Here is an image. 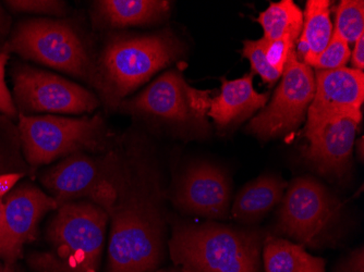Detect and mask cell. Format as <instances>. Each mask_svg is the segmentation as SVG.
I'll list each match as a JSON object with an SVG mask.
<instances>
[{
	"instance_id": "cell-8",
	"label": "cell",
	"mask_w": 364,
	"mask_h": 272,
	"mask_svg": "<svg viewBox=\"0 0 364 272\" xmlns=\"http://www.w3.org/2000/svg\"><path fill=\"white\" fill-rule=\"evenodd\" d=\"M122 177L116 157L96 159L77 153L48 170L42 182L54 194L59 207L77 198H89L109 216L118 200Z\"/></svg>"
},
{
	"instance_id": "cell-1",
	"label": "cell",
	"mask_w": 364,
	"mask_h": 272,
	"mask_svg": "<svg viewBox=\"0 0 364 272\" xmlns=\"http://www.w3.org/2000/svg\"><path fill=\"white\" fill-rule=\"evenodd\" d=\"M112 218L108 272H150L163 251V220L156 202L122 173Z\"/></svg>"
},
{
	"instance_id": "cell-20",
	"label": "cell",
	"mask_w": 364,
	"mask_h": 272,
	"mask_svg": "<svg viewBox=\"0 0 364 272\" xmlns=\"http://www.w3.org/2000/svg\"><path fill=\"white\" fill-rule=\"evenodd\" d=\"M267 272H325V261L312 256L304 246L269 235L263 242Z\"/></svg>"
},
{
	"instance_id": "cell-5",
	"label": "cell",
	"mask_w": 364,
	"mask_h": 272,
	"mask_svg": "<svg viewBox=\"0 0 364 272\" xmlns=\"http://www.w3.org/2000/svg\"><path fill=\"white\" fill-rule=\"evenodd\" d=\"M1 50L70 73L95 87L96 65L77 31L67 22L50 19L21 22Z\"/></svg>"
},
{
	"instance_id": "cell-7",
	"label": "cell",
	"mask_w": 364,
	"mask_h": 272,
	"mask_svg": "<svg viewBox=\"0 0 364 272\" xmlns=\"http://www.w3.org/2000/svg\"><path fill=\"white\" fill-rule=\"evenodd\" d=\"M210 102V91L190 87L181 72L171 70L134 99L122 102L119 107L129 114L157 119L180 130L204 134L208 132L206 116Z\"/></svg>"
},
{
	"instance_id": "cell-10",
	"label": "cell",
	"mask_w": 364,
	"mask_h": 272,
	"mask_svg": "<svg viewBox=\"0 0 364 272\" xmlns=\"http://www.w3.org/2000/svg\"><path fill=\"white\" fill-rule=\"evenodd\" d=\"M282 77L271 103L247 128V132L263 140L289 134L299 128L314 96L316 79L312 69L299 60L296 50L290 55Z\"/></svg>"
},
{
	"instance_id": "cell-4",
	"label": "cell",
	"mask_w": 364,
	"mask_h": 272,
	"mask_svg": "<svg viewBox=\"0 0 364 272\" xmlns=\"http://www.w3.org/2000/svg\"><path fill=\"white\" fill-rule=\"evenodd\" d=\"M108 218L93 202L60 206L47 232L52 249L31 255V267L38 272H98Z\"/></svg>"
},
{
	"instance_id": "cell-32",
	"label": "cell",
	"mask_w": 364,
	"mask_h": 272,
	"mask_svg": "<svg viewBox=\"0 0 364 272\" xmlns=\"http://www.w3.org/2000/svg\"><path fill=\"white\" fill-rule=\"evenodd\" d=\"M10 28V16L6 13L5 10L3 9L0 5V40L6 38Z\"/></svg>"
},
{
	"instance_id": "cell-13",
	"label": "cell",
	"mask_w": 364,
	"mask_h": 272,
	"mask_svg": "<svg viewBox=\"0 0 364 272\" xmlns=\"http://www.w3.org/2000/svg\"><path fill=\"white\" fill-rule=\"evenodd\" d=\"M0 220V259L14 266L23 245L36 239L41 219L59 207L54 197L38 187L22 185L9 194Z\"/></svg>"
},
{
	"instance_id": "cell-14",
	"label": "cell",
	"mask_w": 364,
	"mask_h": 272,
	"mask_svg": "<svg viewBox=\"0 0 364 272\" xmlns=\"http://www.w3.org/2000/svg\"><path fill=\"white\" fill-rule=\"evenodd\" d=\"M230 186L222 170L200 163L188 170L175 193L178 207L210 219H224L228 212Z\"/></svg>"
},
{
	"instance_id": "cell-27",
	"label": "cell",
	"mask_w": 364,
	"mask_h": 272,
	"mask_svg": "<svg viewBox=\"0 0 364 272\" xmlns=\"http://www.w3.org/2000/svg\"><path fill=\"white\" fill-rule=\"evenodd\" d=\"M265 40V56L274 70L283 75L290 55L296 50V40L286 36L279 40Z\"/></svg>"
},
{
	"instance_id": "cell-28",
	"label": "cell",
	"mask_w": 364,
	"mask_h": 272,
	"mask_svg": "<svg viewBox=\"0 0 364 272\" xmlns=\"http://www.w3.org/2000/svg\"><path fill=\"white\" fill-rule=\"evenodd\" d=\"M8 59V54L0 53V112L11 119L16 116L18 111L5 82V67Z\"/></svg>"
},
{
	"instance_id": "cell-16",
	"label": "cell",
	"mask_w": 364,
	"mask_h": 272,
	"mask_svg": "<svg viewBox=\"0 0 364 272\" xmlns=\"http://www.w3.org/2000/svg\"><path fill=\"white\" fill-rule=\"evenodd\" d=\"M255 73L240 79L223 80L220 95L212 98L208 116L222 128L243 121L247 116L265 107L269 94L257 93L253 87Z\"/></svg>"
},
{
	"instance_id": "cell-34",
	"label": "cell",
	"mask_w": 364,
	"mask_h": 272,
	"mask_svg": "<svg viewBox=\"0 0 364 272\" xmlns=\"http://www.w3.org/2000/svg\"><path fill=\"white\" fill-rule=\"evenodd\" d=\"M360 144V149H359V154H360V158L363 159V138H361L359 142Z\"/></svg>"
},
{
	"instance_id": "cell-12",
	"label": "cell",
	"mask_w": 364,
	"mask_h": 272,
	"mask_svg": "<svg viewBox=\"0 0 364 272\" xmlns=\"http://www.w3.org/2000/svg\"><path fill=\"white\" fill-rule=\"evenodd\" d=\"M363 99V71L347 67L318 70L316 75V91L306 114V140L343 116L361 120Z\"/></svg>"
},
{
	"instance_id": "cell-35",
	"label": "cell",
	"mask_w": 364,
	"mask_h": 272,
	"mask_svg": "<svg viewBox=\"0 0 364 272\" xmlns=\"http://www.w3.org/2000/svg\"><path fill=\"white\" fill-rule=\"evenodd\" d=\"M4 207H5V204H4L3 200H0V220L3 218Z\"/></svg>"
},
{
	"instance_id": "cell-18",
	"label": "cell",
	"mask_w": 364,
	"mask_h": 272,
	"mask_svg": "<svg viewBox=\"0 0 364 272\" xmlns=\"http://www.w3.org/2000/svg\"><path fill=\"white\" fill-rule=\"evenodd\" d=\"M287 183L277 175H263L247 184L239 192L232 216L245 224L263 218L282 200Z\"/></svg>"
},
{
	"instance_id": "cell-11",
	"label": "cell",
	"mask_w": 364,
	"mask_h": 272,
	"mask_svg": "<svg viewBox=\"0 0 364 272\" xmlns=\"http://www.w3.org/2000/svg\"><path fill=\"white\" fill-rule=\"evenodd\" d=\"M12 77L14 105L24 116L42 111L83 114L98 106L97 98L91 92L47 71L19 65Z\"/></svg>"
},
{
	"instance_id": "cell-19",
	"label": "cell",
	"mask_w": 364,
	"mask_h": 272,
	"mask_svg": "<svg viewBox=\"0 0 364 272\" xmlns=\"http://www.w3.org/2000/svg\"><path fill=\"white\" fill-rule=\"evenodd\" d=\"M331 1L309 0L304 13V26L298 40L296 54L301 62L311 67L324 52L332 40L333 23L331 20Z\"/></svg>"
},
{
	"instance_id": "cell-36",
	"label": "cell",
	"mask_w": 364,
	"mask_h": 272,
	"mask_svg": "<svg viewBox=\"0 0 364 272\" xmlns=\"http://www.w3.org/2000/svg\"><path fill=\"white\" fill-rule=\"evenodd\" d=\"M181 272H191V271H189V270H187V269H181Z\"/></svg>"
},
{
	"instance_id": "cell-24",
	"label": "cell",
	"mask_w": 364,
	"mask_h": 272,
	"mask_svg": "<svg viewBox=\"0 0 364 272\" xmlns=\"http://www.w3.org/2000/svg\"><path fill=\"white\" fill-rule=\"evenodd\" d=\"M243 56L250 60L252 72L255 75H259L264 82L273 85L282 77V75L274 70L267 62L264 38L257 40H245L243 43Z\"/></svg>"
},
{
	"instance_id": "cell-21",
	"label": "cell",
	"mask_w": 364,
	"mask_h": 272,
	"mask_svg": "<svg viewBox=\"0 0 364 272\" xmlns=\"http://www.w3.org/2000/svg\"><path fill=\"white\" fill-rule=\"evenodd\" d=\"M257 22L263 28L264 40H276L288 36L298 42L304 26V12L292 0H282L259 13Z\"/></svg>"
},
{
	"instance_id": "cell-29",
	"label": "cell",
	"mask_w": 364,
	"mask_h": 272,
	"mask_svg": "<svg viewBox=\"0 0 364 272\" xmlns=\"http://www.w3.org/2000/svg\"><path fill=\"white\" fill-rule=\"evenodd\" d=\"M337 272H364L363 249L355 251L343 265L339 267Z\"/></svg>"
},
{
	"instance_id": "cell-3",
	"label": "cell",
	"mask_w": 364,
	"mask_h": 272,
	"mask_svg": "<svg viewBox=\"0 0 364 272\" xmlns=\"http://www.w3.org/2000/svg\"><path fill=\"white\" fill-rule=\"evenodd\" d=\"M262 233L216 222L173 228V263L191 272H261Z\"/></svg>"
},
{
	"instance_id": "cell-15",
	"label": "cell",
	"mask_w": 364,
	"mask_h": 272,
	"mask_svg": "<svg viewBox=\"0 0 364 272\" xmlns=\"http://www.w3.org/2000/svg\"><path fill=\"white\" fill-rule=\"evenodd\" d=\"M361 120L343 116L327 124L308 138L304 151L306 163L321 175L343 179L351 167L353 144Z\"/></svg>"
},
{
	"instance_id": "cell-6",
	"label": "cell",
	"mask_w": 364,
	"mask_h": 272,
	"mask_svg": "<svg viewBox=\"0 0 364 272\" xmlns=\"http://www.w3.org/2000/svg\"><path fill=\"white\" fill-rule=\"evenodd\" d=\"M18 130L24 157L32 165L83 151H103L107 146V130L98 114L71 119L19 114Z\"/></svg>"
},
{
	"instance_id": "cell-30",
	"label": "cell",
	"mask_w": 364,
	"mask_h": 272,
	"mask_svg": "<svg viewBox=\"0 0 364 272\" xmlns=\"http://www.w3.org/2000/svg\"><path fill=\"white\" fill-rule=\"evenodd\" d=\"M24 173H11L0 175V200L7 195L12 187L18 183L20 179L23 177Z\"/></svg>"
},
{
	"instance_id": "cell-23",
	"label": "cell",
	"mask_w": 364,
	"mask_h": 272,
	"mask_svg": "<svg viewBox=\"0 0 364 272\" xmlns=\"http://www.w3.org/2000/svg\"><path fill=\"white\" fill-rule=\"evenodd\" d=\"M346 42L355 43L364 34V3L362 0H343L336 11L334 30Z\"/></svg>"
},
{
	"instance_id": "cell-2",
	"label": "cell",
	"mask_w": 364,
	"mask_h": 272,
	"mask_svg": "<svg viewBox=\"0 0 364 272\" xmlns=\"http://www.w3.org/2000/svg\"><path fill=\"white\" fill-rule=\"evenodd\" d=\"M183 53L171 31L143 36H114L96 63L95 89L106 107L119 108L127 95L171 65Z\"/></svg>"
},
{
	"instance_id": "cell-31",
	"label": "cell",
	"mask_w": 364,
	"mask_h": 272,
	"mask_svg": "<svg viewBox=\"0 0 364 272\" xmlns=\"http://www.w3.org/2000/svg\"><path fill=\"white\" fill-rule=\"evenodd\" d=\"M353 69L363 71L364 67V34L358 38L353 49V57H351Z\"/></svg>"
},
{
	"instance_id": "cell-33",
	"label": "cell",
	"mask_w": 364,
	"mask_h": 272,
	"mask_svg": "<svg viewBox=\"0 0 364 272\" xmlns=\"http://www.w3.org/2000/svg\"><path fill=\"white\" fill-rule=\"evenodd\" d=\"M0 272H14V266L7 263H0Z\"/></svg>"
},
{
	"instance_id": "cell-17",
	"label": "cell",
	"mask_w": 364,
	"mask_h": 272,
	"mask_svg": "<svg viewBox=\"0 0 364 272\" xmlns=\"http://www.w3.org/2000/svg\"><path fill=\"white\" fill-rule=\"evenodd\" d=\"M94 7L95 22L110 28L155 23L171 13V3L164 0H102Z\"/></svg>"
},
{
	"instance_id": "cell-37",
	"label": "cell",
	"mask_w": 364,
	"mask_h": 272,
	"mask_svg": "<svg viewBox=\"0 0 364 272\" xmlns=\"http://www.w3.org/2000/svg\"><path fill=\"white\" fill-rule=\"evenodd\" d=\"M159 272H166V271H159Z\"/></svg>"
},
{
	"instance_id": "cell-9",
	"label": "cell",
	"mask_w": 364,
	"mask_h": 272,
	"mask_svg": "<svg viewBox=\"0 0 364 272\" xmlns=\"http://www.w3.org/2000/svg\"><path fill=\"white\" fill-rule=\"evenodd\" d=\"M339 212L341 202L324 185L312 178H298L282 198L277 230L302 246H318Z\"/></svg>"
},
{
	"instance_id": "cell-22",
	"label": "cell",
	"mask_w": 364,
	"mask_h": 272,
	"mask_svg": "<svg viewBox=\"0 0 364 272\" xmlns=\"http://www.w3.org/2000/svg\"><path fill=\"white\" fill-rule=\"evenodd\" d=\"M24 168L18 126L0 114V175L19 173Z\"/></svg>"
},
{
	"instance_id": "cell-26",
	"label": "cell",
	"mask_w": 364,
	"mask_h": 272,
	"mask_svg": "<svg viewBox=\"0 0 364 272\" xmlns=\"http://www.w3.org/2000/svg\"><path fill=\"white\" fill-rule=\"evenodd\" d=\"M6 5L11 11L19 13L48 14L65 16L67 6L58 0H9Z\"/></svg>"
},
{
	"instance_id": "cell-25",
	"label": "cell",
	"mask_w": 364,
	"mask_h": 272,
	"mask_svg": "<svg viewBox=\"0 0 364 272\" xmlns=\"http://www.w3.org/2000/svg\"><path fill=\"white\" fill-rule=\"evenodd\" d=\"M350 56L348 43L334 32L328 46L314 60L311 67H316L318 70H335L346 67Z\"/></svg>"
}]
</instances>
